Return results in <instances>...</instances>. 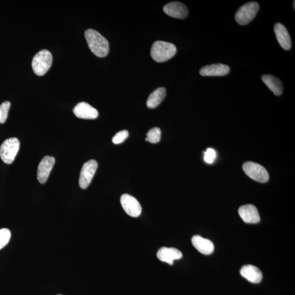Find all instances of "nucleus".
<instances>
[{"label": "nucleus", "instance_id": "9", "mask_svg": "<svg viewBox=\"0 0 295 295\" xmlns=\"http://www.w3.org/2000/svg\"><path fill=\"white\" fill-rule=\"evenodd\" d=\"M163 10L168 16L177 19H185L188 15L187 7L184 4L177 1L167 3L163 7Z\"/></svg>", "mask_w": 295, "mask_h": 295}, {"label": "nucleus", "instance_id": "7", "mask_svg": "<svg viewBox=\"0 0 295 295\" xmlns=\"http://www.w3.org/2000/svg\"><path fill=\"white\" fill-rule=\"evenodd\" d=\"M97 167L98 163L95 160H90L84 164L81 168L79 180V186L82 189H85L89 187Z\"/></svg>", "mask_w": 295, "mask_h": 295}, {"label": "nucleus", "instance_id": "8", "mask_svg": "<svg viewBox=\"0 0 295 295\" xmlns=\"http://www.w3.org/2000/svg\"><path fill=\"white\" fill-rule=\"evenodd\" d=\"M120 202L124 211L131 217H139L142 213V207L139 202L134 196L123 194L120 198Z\"/></svg>", "mask_w": 295, "mask_h": 295}, {"label": "nucleus", "instance_id": "15", "mask_svg": "<svg viewBox=\"0 0 295 295\" xmlns=\"http://www.w3.org/2000/svg\"><path fill=\"white\" fill-rule=\"evenodd\" d=\"M274 31L281 46L284 50L289 51L292 48V40L286 26L281 23H277L274 26Z\"/></svg>", "mask_w": 295, "mask_h": 295}, {"label": "nucleus", "instance_id": "26", "mask_svg": "<svg viewBox=\"0 0 295 295\" xmlns=\"http://www.w3.org/2000/svg\"></svg>", "mask_w": 295, "mask_h": 295}, {"label": "nucleus", "instance_id": "17", "mask_svg": "<svg viewBox=\"0 0 295 295\" xmlns=\"http://www.w3.org/2000/svg\"><path fill=\"white\" fill-rule=\"evenodd\" d=\"M240 273L242 277L253 283H260L263 277L262 273L259 268L251 265L243 266Z\"/></svg>", "mask_w": 295, "mask_h": 295}, {"label": "nucleus", "instance_id": "23", "mask_svg": "<svg viewBox=\"0 0 295 295\" xmlns=\"http://www.w3.org/2000/svg\"><path fill=\"white\" fill-rule=\"evenodd\" d=\"M129 134L127 130H123L120 131L115 135L113 139L112 142L115 145H119L123 143V142L127 139L129 137Z\"/></svg>", "mask_w": 295, "mask_h": 295}, {"label": "nucleus", "instance_id": "1", "mask_svg": "<svg viewBox=\"0 0 295 295\" xmlns=\"http://www.w3.org/2000/svg\"><path fill=\"white\" fill-rule=\"evenodd\" d=\"M85 37L90 51L96 56L105 57L109 52V43L98 31L89 29L85 32Z\"/></svg>", "mask_w": 295, "mask_h": 295}, {"label": "nucleus", "instance_id": "5", "mask_svg": "<svg viewBox=\"0 0 295 295\" xmlns=\"http://www.w3.org/2000/svg\"><path fill=\"white\" fill-rule=\"evenodd\" d=\"M20 142L18 139L10 138L3 142L0 147V156L7 164L12 163L19 151Z\"/></svg>", "mask_w": 295, "mask_h": 295}, {"label": "nucleus", "instance_id": "14", "mask_svg": "<svg viewBox=\"0 0 295 295\" xmlns=\"http://www.w3.org/2000/svg\"><path fill=\"white\" fill-rule=\"evenodd\" d=\"M230 68L228 66L222 64H216L207 65L201 68L200 74L202 76H223L227 74Z\"/></svg>", "mask_w": 295, "mask_h": 295}, {"label": "nucleus", "instance_id": "21", "mask_svg": "<svg viewBox=\"0 0 295 295\" xmlns=\"http://www.w3.org/2000/svg\"><path fill=\"white\" fill-rule=\"evenodd\" d=\"M11 233L7 228L0 229V250L6 245L10 240Z\"/></svg>", "mask_w": 295, "mask_h": 295}, {"label": "nucleus", "instance_id": "16", "mask_svg": "<svg viewBox=\"0 0 295 295\" xmlns=\"http://www.w3.org/2000/svg\"><path fill=\"white\" fill-rule=\"evenodd\" d=\"M194 247L201 254L210 255L215 250V246L210 239L195 235L191 239Z\"/></svg>", "mask_w": 295, "mask_h": 295}, {"label": "nucleus", "instance_id": "24", "mask_svg": "<svg viewBox=\"0 0 295 295\" xmlns=\"http://www.w3.org/2000/svg\"><path fill=\"white\" fill-rule=\"evenodd\" d=\"M216 157V152L214 149L209 148L205 152V161L207 163H212L214 162Z\"/></svg>", "mask_w": 295, "mask_h": 295}, {"label": "nucleus", "instance_id": "11", "mask_svg": "<svg viewBox=\"0 0 295 295\" xmlns=\"http://www.w3.org/2000/svg\"><path fill=\"white\" fill-rule=\"evenodd\" d=\"M238 213L240 218L246 223H256L260 221L258 210L253 205H245L240 207Z\"/></svg>", "mask_w": 295, "mask_h": 295}, {"label": "nucleus", "instance_id": "20", "mask_svg": "<svg viewBox=\"0 0 295 295\" xmlns=\"http://www.w3.org/2000/svg\"><path fill=\"white\" fill-rule=\"evenodd\" d=\"M161 131L160 128H154L150 129L147 134L146 141L149 142L151 144H157L161 140Z\"/></svg>", "mask_w": 295, "mask_h": 295}, {"label": "nucleus", "instance_id": "12", "mask_svg": "<svg viewBox=\"0 0 295 295\" xmlns=\"http://www.w3.org/2000/svg\"><path fill=\"white\" fill-rule=\"evenodd\" d=\"M74 113L76 117L84 119H95L98 116L97 109L84 102L77 104L74 109Z\"/></svg>", "mask_w": 295, "mask_h": 295}, {"label": "nucleus", "instance_id": "10", "mask_svg": "<svg viewBox=\"0 0 295 295\" xmlns=\"http://www.w3.org/2000/svg\"><path fill=\"white\" fill-rule=\"evenodd\" d=\"M55 162L56 160L52 156H46L42 158L38 165L37 174V179L40 183L45 184L47 182Z\"/></svg>", "mask_w": 295, "mask_h": 295}, {"label": "nucleus", "instance_id": "19", "mask_svg": "<svg viewBox=\"0 0 295 295\" xmlns=\"http://www.w3.org/2000/svg\"><path fill=\"white\" fill-rule=\"evenodd\" d=\"M166 90L165 87H158L153 91L148 98L147 106L149 108L157 107L166 97Z\"/></svg>", "mask_w": 295, "mask_h": 295}, {"label": "nucleus", "instance_id": "6", "mask_svg": "<svg viewBox=\"0 0 295 295\" xmlns=\"http://www.w3.org/2000/svg\"><path fill=\"white\" fill-rule=\"evenodd\" d=\"M243 169L250 178L260 183H266L269 180V174L263 166L253 162L248 161L243 165Z\"/></svg>", "mask_w": 295, "mask_h": 295}, {"label": "nucleus", "instance_id": "4", "mask_svg": "<svg viewBox=\"0 0 295 295\" xmlns=\"http://www.w3.org/2000/svg\"><path fill=\"white\" fill-rule=\"evenodd\" d=\"M259 9V5L256 2H249L242 5L235 14V20L240 25L249 24L255 17Z\"/></svg>", "mask_w": 295, "mask_h": 295}, {"label": "nucleus", "instance_id": "2", "mask_svg": "<svg viewBox=\"0 0 295 295\" xmlns=\"http://www.w3.org/2000/svg\"><path fill=\"white\" fill-rule=\"evenodd\" d=\"M177 52V48L173 44L157 41L153 43L151 48V57L157 63L168 61L172 58Z\"/></svg>", "mask_w": 295, "mask_h": 295}, {"label": "nucleus", "instance_id": "13", "mask_svg": "<svg viewBox=\"0 0 295 295\" xmlns=\"http://www.w3.org/2000/svg\"><path fill=\"white\" fill-rule=\"evenodd\" d=\"M182 256L181 251L175 248L162 247L157 253L158 259L170 265L173 264L174 260L181 259Z\"/></svg>", "mask_w": 295, "mask_h": 295}, {"label": "nucleus", "instance_id": "25", "mask_svg": "<svg viewBox=\"0 0 295 295\" xmlns=\"http://www.w3.org/2000/svg\"><path fill=\"white\" fill-rule=\"evenodd\" d=\"M295 1H293V4H293V6H294V9H295Z\"/></svg>", "mask_w": 295, "mask_h": 295}, {"label": "nucleus", "instance_id": "18", "mask_svg": "<svg viewBox=\"0 0 295 295\" xmlns=\"http://www.w3.org/2000/svg\"><path fill=\"white\" fill-rule=\"evenodd\" d=\"M262 80L270 90L276 96H280L283 92V86L281 81L276 76L266 74L262 76Z\"/></svg>", "mask_w": 295, "mask_h": 295}, {"label": "nucleus", "instance_id": "22", "mask_svg": "<svg viewBox=\"0 0 295 295\" xmlns=\"http://www.w3.org/2000/svg\"><path fill=\"white\" fill-rule=\"evenodd\" d=\"M10 106V103L8 101H5L0 105V124H3L6 121Z\"/></svg>", "mask_w": 295, "mask_h": 295}, {"label": "nucleus", "instance_id": "3", "mask_svg": "<svg viewBox=\"0 0 295 295\" xmlns=\"http://www.w3.org/2000/svg\"><path fill=\"white\" fill-rule=\"evenodd\" d=\"M53 62L51 53L46 49L35 55L32 62V68L34 73L38 76L45 75L50 69Z\"/></svg>", "mask_w": 295, "mask_h": 295}]
</instances>
